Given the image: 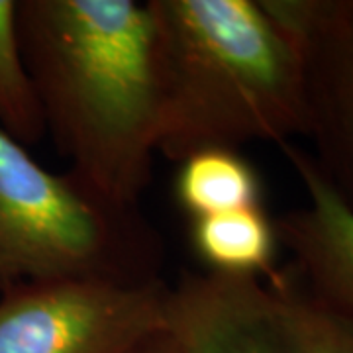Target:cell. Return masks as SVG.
Returning a JSON list of instances; mask_svg holds the SVG:
<instances>
[{"label": "cell", "mask_w": 353, "mask_h": 353, "mask_svg": "<svg viewBox=\"0 0 353 353\" xmlns=\"http://www.w3.org/2000/svg\"><path fill=\"white\" fill-rule=\"evenodd\" d=\"M163 279H55L0 296V353H134L165 332Z\"/></svg>", "instance_id": "277c9868"}, {"label": "cell", "mask_w": 353, "mask_h": 353, "mask_svg": "<svg viewBox=\"0 0 353 353\" xmlns=\"http://www.w3.org/2000/svg\"><path fill=\"white\" fill-rule=\"evenodd\" d=\"M303 71L312 159L353 210V0H257Z\"/></svg>", "instance_id": "5b68a950"}, {"label": "cell", "mask_w": 353, "mask_h": 353, "mask_svg": "<svg viewBox=\"0 0 353 353\" xmlns=\"http://www.w3.org/2000/svg\"><path fill=\"white\" fill-rule=\"evenodd\" d=\"M308 194V204L275 218L290 271L316 303L353 322V210L320 173L310 152L279 145Z\"/></svg>", "instance_id": "52a82bcc"}, {"label": "cell", "mask_w": 353, "mask_h": 353, "mask_svg": "<svg viewBox=\"0 0 353 353\" xmlns=\"http://www.w3.org/2000/svg\"><path fill=\"white\" fill-rule=\"evenodd\" d=\"M157 152L173 163L210 148L306 134L301 61L257 0H148Z\"/></svg>", "instance_id": "7a4b0ae2"}, {"label": "cell", "mask_w": 353, "mask_h": 353, "mask_svg": "<svg viewBox=\"0 0 353 353\" xmlns=\"http://www.w3.org/2000/svg\"><path fill=\"white\" fill-rule=\"evenodd\" d=\"M267 285L277 301L283 353H353V322L316 303L290 267L275 269Z\"/></svg>", "instance_id": "30bf717a"}, {"label": "cell", "mask_w": 353, "mask_h": 353, "mask_svg": "<svg viewBox=\"0 0 353 353\" xmlns=\"http://www.w3.org/2000/svg\"><path fill=\"white\" fill-rule=\"evenodd\" d=\"M165 334L179 353H283L275 294L257 277L183 271L169 287Z\"/></svg>", "instance_id": "8992f818"}, {"label": "cell", "mask_w": 353, "mask_h": 353, "mask_svg": "<svg viewBox=\"0 0 353 353\" xmlns=\"http://www.w3.org/2000/svg\"><path fill=\"white\" fill-rule=\"evenodd\" d=\"M0 128L24 148L46 136L41 106L22 55L16 0H0Z\"/></svg>", "instance_id": "8fae6325"}, {"label": "cell", "mask_w": 353, "mask_h": 353, "mask_svg": "<svg viewBox=\"0 0 353 353\" xmlns=\"http://www.w3.org/2000/svg\"><path fill=\"white\" fill-rule=\"evenodd\" d=\"M190 245L206 271L234 277H269L279 238L263 206L190 220Z\"/></svg>", "instance_id": "ba28073f"}, {"label": "cell", "mask_w": 353, "mask_h": 353, "mask_svg": "<svg viewBox=\"0 0 353 353\" xmlns=\"http://www.w3.org/2000/svg\"><path fill=\"white\" fill-rule=\"evenodd\" d=\"M163 241L139 208L51 173L0 128V296L55 279H161Z\"/></svg>", "instance_id": "3957f363"}, {"label": "cell", "mask_w": 353, "mask_h": 353, "mask_svg": "<svg viewBox=\"0 0 353 353\" xmlns=\"http://www.w3.org/2000/svg\"><path fill=\"white\" fill-rule=\"evenodd\" d=\"M18 36L46 134L102 199L139 208L157 153L152 16L136 0H20Z\"/></svg>", "instance_id": "6da1fadb"}, {"label": "cell", "mask_w": 353, "mask_h": 353, "mask_svg": "<svg viewBox=\"0 0 353 353\" xmlns=\"http://www.w3.org/2000/svg\"><path fill=\"white\" fill-rule=\"evenodd\" d=\"M134 353H179V352H176L175 343L171 341V338H169L165 332H159V334H155V336L150 338L145 343H141Z\"/></svg>", "instance_id": "7c38bea8"}, {"label": "cell", "mask_w": 353, "mask_h": 353, "mask_svg": "<svg viewBox=\"0 0 353 353\" xmlns=\"http://www.w3.org/2000/svg\"><path fill=\"white\" fill-rule=\"evenodd\" d=\"M179 165L175 201L190 220L263 206V183L240 150L210 148Z\"/></svg>", "instance_id": "9c48e42d"}]
</instances>
